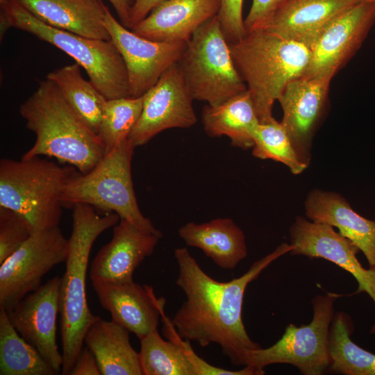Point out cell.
<instances>
[{"label":"cell","mask_w":375,"mask_h":375,"mask_svg":"<svg viewBox=\"0 0 375 375\" xmlns=\"http://www.w3.org/2000/svg\"><path fill=\"white\" fill-rule=\"evenodd\" d=\"M292 249L291 244H281L253 262L243 275L228 282L208 275L186 248L176 249L178 267L176 284L186 298L171 319L178 335L203 347L218 344L232 364L245 366L247 353L261 348L249 336L243 323L246 288L271 263Z\"/></svg>","instance_id":"6da1fadb"},{"label":"cell","mask_w":375,"mask_h":375,"mask_svg":"<svg viewBox=\"0 0 375 375\" xmlns=\"http://www.w3.org/2000/svg\"><path fill=\"white\" fill-rule=\"evenodd\" d=\"M19 113L35 135V143L23 159L53 157L86 174L106 153L98 135L78 118L55 83L47 78L40 81L20 106Z\"/></svg>","instance_id":"7a4b0ae2"},{"label":"cell","mask_w":375,"mask_h":375,"mask_svg":"<svg viewBox=\"0 0 375 375\" xmlns=\"http://www.w3.org/2000/svg\"><path fill=\"white\" fill-rule=\"evenodd\" d=\"M72 208V231L59 297L63 375H69L83 349L88 329L100 317L92 313L86 294L87 269L92 245L103 231L120 219L115 212L100 215L95 208L86 203H76Z\"/></svg>","instance_id":"3957f363"},{"label":"cell","mask_w":375,"mask_h":375,"mask_svg":"<svg viewBox=\"0 0 375 375\" xmlns=\"http://www.w3.org/2000/svg\"><path fill=\"white\" fill-rule=\"evenodd\" d=\"M229 47L260 122L273 117L274 102L290 81L303 74L310 50L267 28L247 32Z\"/></svg>","instance_id":"277c9868"},{"label":"cell","mask_w":375,"mask_h":375,"mask_svg":"<svg viewBox=\"0 0 375 375\" xmlns=\"http://www.w3.org/2000/svg\"><path fill=\"white\" fill-rule=\"evenodd\" d=\"M0 6L1 38L10 27L31 33L74 59L108 100L130 97L127 69L111 40L89 38L49 26L17 0H3Z\"/></svg>","instance_id":"5b68a950"},{"label":"cell","mask_w":375,"mask_h":375,"mask_svg":"<svg viewBox=\"0 0 375 375\" xmlns=\"http://www.w3.org/2000/svg\"><path fill=\"white\" fill-rule=\"evenodd\" d=\"M81 172L35 156L0 160V206L12 210L29 222L33 234L58 226L62 195Z\"/></svg>","instance_id":"8992f818"},{"label":"cell","mask_w":375,"mask_h":375,"mask_svg":"<svg viewBox=\"0 0 375 375\" xmlns=\"http://www.w3.org/2000/svg\"><path fill=\"white\" fill-rule=\"evenodd\" d=\"M134 149L127 139L106 153L90 172L73 178L62 195L63 207L86 203L104 213L115 212L120 219L143 231L162 234L138 205L131 176Z\"/></svg>","instance_id":"52a82bcc"},{"label":"cell","mask_w":375,"mask_h":375,"mask_svg":"<svg viewBox=\"0 0 375 375\" xmlns=\"http://www.w3.org/2000/svg\"><path fill=\"white\" fill-rule=\"evenodd\" d=\"M178 64L194 100L217 106L247 90L217 15L196 30Z\"/></svg>","instance_id":"ba28073f"},{"label":"cell","mask_w":375,"mask_h":375,"mask_svg":"<svg viewBox=\"0 0 375 375\" xmlns=\"http://www.w3.org/2000/svg\"><path fill=\"white\" fill-rule=\"evenodd\" d=\"M339 294H317L311 300L313 316L306 325L290 324L282 337L271 347L250 351L245 366L260 369L273 364H290L303 375H322L330 365L328 334L334 303ZM244 366V367H245Z\"/></svg>","instance_id":"9c48e42d"},{"label":"cell","mask_w":375,"mask_h":375,"mask_svg":"<svg viewBox=\"0 0 375 375\" xmlns=\"http://www.w3.org/2000/svg\"><path fill=\"white\" fill-rule=\"evenodd\" d=\"M68 252L69 239L59 226L33 233L0 264V307L8 311L40 288L46 274L65 262Z\"/></svg>","instance_id":"30bf717a"},{"label":"cell","mask_w":375,"mask_h":375,"mask_svg":"<svg viewBox=\"0 0 375 375\" xmlns=\"http://www.w3.org/2000/svg\"><path fill=\"white\" fill-rule=\"evenodd\" d=\"M193 100L178 62L172 65L143 95L142 113L129 142L135 148L165 130L193 126L197 122Z\"/></svg>","instance_id":"8fae6325"},{"label":"cell","mask_w":375,"mask_h":375,"mask_svg":"<svg viewBox=\"0 0 375 375\" xmlns=\"http://www.w3.org/2000/svg\"><path fill=\"white\" fill-rule=\"evenodd\" d=\"M375 24V3L360 1L336 17L310 49L309 65L301 76H333L351 60Z\"/></svg>","instance_id":"7c38bea8"},{"label":"cell","mask_w":375,"mask_h":375,"mask_svg":"<svg viewBox=\"0 0 375 375\" xmlns=\"http://www.w3.org/2000/svg\"><path fill=\"white\" fill-rule=\"evenodd\" d=\"M104 25L126 65L130 97L143 96L182 56L188 42H160L141 37L119 23L106 6Z\"/></svg>","instance_id":"4fadbf2b"},{"label":"cell","mask_w":375,"mask_h":375,"mask_svg":"<svg viewBox=\"0 0 375 375\" xmlns=\"http://www.w3.org/2000/svg\"><path fill=\"white\" fill-rule=\"evenodd\" d=\"M290 253L330 261L356 280V293L366 292L375 304V271L365 269L357 258L360 249L329 224L297 216L290 228Z\"/></svg>","instance_id":"5bb4252c"},{"label":"cell","mask_w":375,"mask_h":375,"mask_svg":"<svg viewBox=\"0 0 375 375\" xmlns=\"http://www.w3.org/2000/svg\"><path fill=\"white\" fill-rule=\"evenodd\" d=\"M60 283L59 276L49 279L6 311L19 334L39 351L58 374H61L62 365V356L56 342Z\"/></svg>","instance_id":"9a60e30c"},{"label":"cell","mask_w":375,"mask_h":375,"mask_svg":"<svg viewBox=\"0 0 375 375\" xmlns=\"http://www.w3.org/2000/svg\"><path fill=\"white\" fill-rule=\"evenodd\" d=\"M331 80L299 76L285 87L278 101L281 122L301 160L308 167L314 135L325 115Z\"/></svg>","instance_id":"2e32d148"},{"label":"cell","mask_w":375,"mask_h":375,"mask_svg":"<svg viewBox=\"0 0 375 375\" xmlns=\"http://www.w3.org/2000/svg\"><path fill=\"white\" fill-rule=\"evenodd\" d=\"M98 299L113 322L135 334L140 340L158 329L165 299L157 298L148 285L128 282L114 283L94 281Z\"/></svg>","instance_id":"e0dca14e"},{"label":"cell","mask_w":375,"mask_h":375,"mask_svg":"<svg viewBox=\"0 0 375 375\" xmlns=\"http://www.w3.org/2000/svg\"><path fill=\"white\" fill-rule=\"evenodd\" d=\"M162 234L149 233L120 219L112 237L94 258L90 270L92 282L133 281V275L145 258L153 252Z\"/></svg>","instance_id":"ac0fdd59"},{"label":"cell","mask_w":375,"mask_h":375,"mask_svg":"<svg viewBox=\"0 0 375 375\" xmlns=\"http://www.w3.org/2000/svg\"><path fill=\"white\" fill-rule=\"evenodd\" d=\"M220 0H165L131 30L160 42H188L196 30L217 15Z\"/></svg>","instance_id":"d6986e66"},{"label":"cell","mask_w":375,"mask_h":375,"mask_svg":"<svg viewBox=\"0 0 375 375\" xmlns=\"http://www.w3.org/2000/svg\"><path fill=\"white\" fill-rule=\"evenodd\" d=\"M304 208L308 219L337 228L358 247L369 268L375 271V221L357 213L340 194L320 189L308 194Z\"/></svg>","instance_id":"ffe728a7"},{"label":"cell","mask_w":375,"mask_h":375,"mask_svg":"<svg viewBox=\"0 0 375 375\" xmlns=\"http://www.w3.org/2000/svg\"><path fill=\"white\" fill-rule=\"evenodd\" d=\"M361 0H287L266 28L310 50L328 25Z\"/></svg>","instance_id":"44dd1931"},{"label":"cell","mask_w":375,"mask_h":375,"mask_svg":"<svg viewBox=\"0 0 375 375\" xmlns=\"http://www.w3.org/2000/svg\"><path fill=\"white\" fill-rule=\"evenodd\" d=\"M46 24L94 39L110 40L101 0H17Z\"/></svg>","instance_id":"7402d4cb"},{"label":"cell","mask_w":375,"mask_h":375,"mask_svg":"<svg viewBox=\"0 0 375 375\" xmlns=\"http://www.w3.org/2000/svg\"><path fill=\"white\" fill-rule=\"evenodd\" d=\"M178 235L188 246L200 249L224 269L235 268L247 256L244 234L228 218L189 222L179 228Z\"/></svg>","instance_id":"603a6c76"},{"label":"cell","mask_w":375,"mask_h":375,"mask_svg":"<svg viewBox=\"0 0 375 375\" xmlns=\"http://www.w3.org/2000/svg\"><path fill=\"white\" fill-rule=\"evenodd\" d=\"M130 331L101 317L88 329L84 343L96 358L101 375H143L139 352L132 347Z\"/></svg>","instance_id":"cb8c5ba5"},{"label":"cell","mask_w":375,"mask_h":375,"mask_svg":"<svg viewBox=\"0 0 375 375\" xmlns=\"http://www.w3.org/2000/svg\"><path fill=\"white\" fill-rule=\"evenodd\" d=\"M201 121L210 137L226 136L233 146L252 149L260 120L247 90L217 105L204 106Z\"/></svg>","instance_id":"d4e9b609"},{"label":"cell","mask_w":375,"mask_h":375,"mask_svg":"<svg viewBox=\"0 0 375 375\" xmlns=\"http://www.w3.org/2000/svg\"><path fill=\"white\" fill-rule=\"evenodd\" d=\"M51 81L78 118L97 134L107 99L90 81L82 76L81 66L75 62L49 72Z\"/></svg>","instance_id":"484cf974"},{"label":"cell","mask_w":375,"mask_h":375,"mask_svg":"<svg viewBox=\"0 0 375 375\" xmlns=\"http://www.w3.org/2000/svg\"><path fill=\"white\" fill-rule=\"evenodd\" d=\"M349 314L335 312L328 334L330 365L327 372L344 375H375V354L353 342Z\"/></svg>","instance_id":"4316f807"},{"label":"cell","mask_w":375,"mask_h":375,"mask_svg":"<svg viewBox=\"0 0 375 375\" xmlns=\"http://www.w3.org/2000/svg\"><path fill=\"white\" fill-rule=\"evenodd\" d=\"M0 374L56 375L39 351L26 342L0 307Z\"/></svg>","instance_id":"83f0119b"},{"label":"cell","mask_w":375,"mask_h":375,"mask_svg":"<svg viewBox=\"0 0 375 375\" xmlns=\"http://www.w3.org/2000/svg\"><path fill=\"white\" fill-rule=\"evenodd\" d=\"M139 356L143 375H197L180 345L162 339L158 329L140 340Z\"/></svg>","instance_id":"f1b7e54d"},{"label":"cell","mask_w":375,"mask_h":375,"mask_svg":"<svg viewBox=\"0 0 375 375\" xmlns=\"http://www.w3.org/2000/svg\"><path fill=\"white\" fill-rule=\"evenodd\" d=\"M253 141L252 154L257 158L281 162L296 175L308 167L299 157L282 123L274 117L259 122Z\"/></svg>","instance_id":"f546056e"},{"label":"cell","mask_w":375,"mask_h":375,"mask_svg":"<svg viewBox=\"0 0 375 375\" xmlns=\"http://www.w3.org/2000/svg\"><path fill=\"white\" fill-rule=\"evenodd\" d=\"M142 106L143 96L107 100L97 133L106 153L128 139L141 115Z\"/></svg>","instance_id":"4dcf8cb0"},{"label":"cell","mask_w":375,"mask_h":375,"mask_svg":"<svg viewBox=\"0 0 375 375\" xmlns=\"http://www.w3.org/2000/svg\"><path fill=\"white\" fill-rule=\"evenodd\" d=\"M32 235L31 226L24 217L11 209L0 206V264Z\"/></svg>","instance_id":"1f68e13d"},{"label":"cell","mask_w":375,"mask_h":375,"mask_svg":"<svg viewBox=\"0 0 375 375\" xmlns=\"http://www.w3.org/2000/svg\"><path fill=\"white\" fill-rule=\"evenodd\" d=\"M163 323V335L170 340L178 343L185 356L194 367L197 375H262L265 370L252 366H245L241 369L229 370L213 366L196 354L190 344V341L181 338L176 332L171 320L165 315H161Z\"/></svg>","instance_id":"d6a6232c"},{"label":"cell","mask_w":375,"mask_h":375,"mask_svg":"<svg viewBox=\"0 0 375 375\" xmlns=\"http://www.w3.org/2000/svg\"><path fill=\"white\" fill-rule=\"evenodd\" d=\"M243 0H220L217 18L229 44L242 38L246 33L242 17Z\"/></svg>","instance_id":"836d02e7"},{"label":"cell","mask_w":375,"mask_h":375,"mask_svg":"<svg viewBox=\"0 0 375 375\" xmlns=\"http://www.w3.org/2000/svg\"><path fill=\"white\" fill-rule=\"evenodd\" d=\"M287 0H253L250 10L244 19L246 33L264 28L271 22L276 11Z\"/></svg>","instance_id":"e575fe53"},{"label":"cell","mask_w":375,"mask_h":375,"mask_svg":"<svg viewBox=\"0 0 375 375\" xmlns=\"http://www.w3.org/2000/svg\"><path fill=\"white\" fill-rule=\"evenodd\" d=\"M69 375H101L96 358L88 347H83Z\"/></svg>","instance_id":"d590c367"},{"label":"cell","mask_w":375,"mask_h":375,"mask_svg":"<svg viewBox=\"0 0 375 375\" xmlns=\"http://www.w3.org/2000/svg\"><path fill=\"white\" fill-rule=\"evenodd\" d=\"M165 0H135L131 8L128 29L144 19L157 5Z\"/></svg>","instance_id":"8d00e7d4"},{"label":"cell","mask_w":375,"mask_h":375,"mask_svg":"<svg viewBox=\"0 0 375 375\" xmlns=\"http://www.w3.org/2000/svg\"><path fill=\"white\" fill-rule=\"evenodd\" d=\"M115 9L121 24L128 28L131 8L135 0H108Z\"/></svg>","instance_id":"74e56055"},{"label":"cell","mask_w":375,"mask_h":375,"mask_svg":"<svg viewBox=\"0 0 375 375\" xmlns=\"http://www.w3.org/2000/svg\"><path fill=\"white\" fill-rule=\"evenodd\" d=\"M370 333L375 335V323L371 328Z\"/></svg>","instance_id":"f35d334b"},{"label":"cell","mask_w":375,"mask_h":375,"mask_svg":"<svg viewBox=\"0 0 375 375\" xmlns=\"http://www.w3.org/2000/svg\"><path fill=\"white\" fill-rule=\"evenodd\" d=\"M361 1L375 3V0H361Z\"/></svg>","instance_id":"ab89813d"},{"label":"cell","mask_w":375,"mask_h":375,"mask_svg":"<svg viewBox=\"0 0 375 375\" xmlns=\"http://www.w3.org/2000/svg\"><path fill=\"white\" fill-rule=\"evenodd\" d=\"M3 1V0H0V1Z\"/></svg>","instance_id":"60d3db41"}]
</instances>
